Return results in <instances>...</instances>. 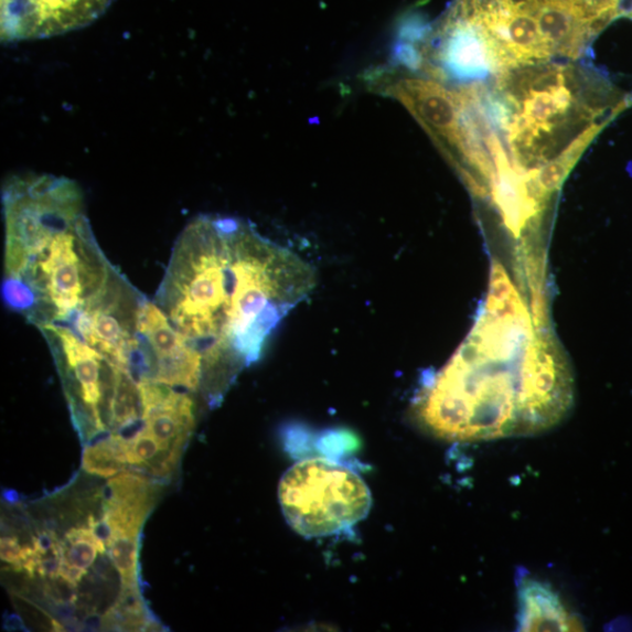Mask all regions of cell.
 Here are the masks:
<instances>
[{
	"mask_svg": "<svg viewBox=\"0 0 632 632\" xmlns=\"http://www.w3.org/2000/svg\"><path fill=\"white\" fill-rule=\"evenodd\" d=\"M162 451L159 440L146 428L128 439L127 461L129 465H143Z\"/></svg>",
	"mask_w": 632,
	"mask_h": 632,
	"instance_id": "obj_18",
	"label": "cell"
},
{
	"mask_svg": "<svg viewBox=\"0 0 632 632\" xmlns=\"http://www.w3.org/2000/svg\"><path fill=\"white\" fill-rule=\"evenodd\" d=\"M139 538L115 536L108 544L109 559L120 572L122 586H137L139 566Z\"/></svg>",
	"mask_w": 632,
	"mask_h": 632,
	"instance_id": "obj_17",
	"label": "cell"
},
{
	"mask_svg": "<svg viewBox=\"0 0 632 632\" xmlns=\"http://www.w3.org/2000/svg\"><path fill=\"white\" fill-rule=\"evenodd\" d=\"M52 625H53V630L54 631H63L64 626L61 623H57L56 621L52 620Z\"/></svg>",
	"mask_w": 632,
	"mask_h": 632,
	"instance_id": "obj_21",
	"label": "cell"
},
{
	"mask_svg": "<svg viewBox=\"0 0 632 632\" xmlns=\"http://www.w3.org/2000/svg\"><path fill=\"white\" fill-rule=\"evenodd\" d=\"M626 13L632 19V7L630 8V10Z\"/></svg>",
	"mask_w": 632,
	"mask_h": 632,
	"instance_id": "obj_22",
	"label": "cell"
},
{
	"mask_svg": "<svg viewBox=\"0 0 632 632\" xmlns=\"http://www.w3.org/2000/svg\"><path fill=\"white\" fill-rule=\"evenodd\" d=\"M572 395L570 372L551 350L519 357L470 339L419 392L414 414L437 438L482 442L548 431L569 413Z\"/></svg>",
	"mask_w": 632,
	"mask_h": 632,
	"instance_id": "obj_3",
	"label": "cell"
},
{
	"mask_svg": "<svg viewBox=\"0 0 632 632\" xmlns=\"http://www.w3.org/2000/svg\"><path fill=\"white\" fill-rule=\"evenodd\" d=\"M150 510L151 508L148 507L107 501L103 522L109 531L110 539L115 538V536H132V538H139L140 531Z\"/></svg>",
	"mask_w": 632,
	"mask_h": 632,
	"instance_id": "obj_15",
	"label": "cell"
},
{
	"mask_svg": "<svg viewBox=\"0 0 632 632\" xmlns=\"http://www.w3.org/2000/svg\"><path fill=\"white\" fill-rule=\"evenodd\" d=\"M107 618L113 626L125 628V630L146 628V609L137 586L122 587L119 600L108 611Z\"/></svg>",
	"mask_w": 632,
	"mask_h": 632,
	"instance_id": "obj_16",
	"label": "cell"
},
{
	"mask_svg": "<svg viewBox=\"0 0 632 632\" xmlns=\"http://www.w3.org/2000/svg\"><path fill=\"white\" fill-rule=\"evenodd\" d=\"M108 502L152 508L156 502V488L148 479L133 473H119L107 484Z\"/></svg>",
	"mask_w": 632,
	"mask_h": 632,
	"instance_id": "obj_13",
	"label": "cell"
},
{
	"mask_svg": "<svg viewBox=\"0 0 632 632\" xmlns=\"http://www.w3.org/2000/svg\"><path fill=\"white\" fill-rule=\"evenodd\" d=\"M519 630L582 631L581 620L561 601L549 586L523 578L518 586Z\"/></svg>",
	"mask_w": 632,
	"mask_h": 632,
	"instance_id": "obj_11",
	"label": "cell"
},
{
	"mask_svg": "<svg viewBox=\"0 0 632 632\" xmlns=\"http://www.w3.org/2000/svg\"><path fill=\"white\" fill-rule=\"evenodd\" d=\"M465 168L496 200L542 208L632 98L579 62L526 65L459 84Z\"/></svg>",
	"mask_w": 632,
	"mask_h": 632,
	"instance_id": "obj_1",
	"label": "cell"
},
{
	"mask_svg": "<svg viewBox=\"0 0 632 632\" xmlns=\"http://www.w3.org/2000/svg\"><path fill=\"white\" fill-rule=\"evenodd\" d=\"M23 548L15 538H3L2 544H0V558L11 565L14 570L21 571Z\"/></svg>",
	"mask_w": 632,
	"mask_h": 632,
	"instance_id": "obj_19",
	"label": "cell"
},
{
	"mask_svg": "<svg viewBox=\"0 0 632 632\" xmlns=\"http://www.w3.org/2000/svg\"><path fill=\"white\" fill-rule=\"evenodd\" d=\"M86 569L74 567L64 560L60 571V577L76 587V585H78L86 576Z\"/></svg>",
	"mask_w": 632,
	"mask_h": 632,
	"instance_id": "obj_20",
	"label": "cell"
},
{
	"mask_svg": "<svg viewBox=\"0 0 632 632\" xmlns=\"http://www.w3.org/2000/svg\"><path fill=\"white\" fill-rule=\"evenodd\" d=\"M113 3L114 0H0L2 42L47 40L85 29Z\"/></svg>",
	"mask_w": 632,
	"mask_h": 632,
	"instance_id": "obj_10",
	"label": "cell"
},
{
	"mask_svg": "<svg viewBox=\"0 0 632 632\" xmlns=\"http://www.w3.org/2000/svg\"><path fill=\"white\" fill-rule=\"evenodd\" d=\"M279 503L287 523L304 538H322L365 519L368 485L353 470L323 458L304 459L281 478Z\"/></svg>",
	"mask_w": 632,
	"mask_h": 632,
	"instance_id": "obj_6",
	"label": "cell"
},
{
	"mask_svg": "<svg viewBox=\"0 0 632 632\" xmlns=\"http://www.w3.org/2000/svg\"><path fill=\"white\" fill-rule=\"evenodd\" d=\"M144 298L117 267L105 289L66 328L138 381L139 317Z\"/></svg>",
	"mask_w": 632,
	"mask_h": 632,
	"instance_id": "obj_8",
	"label": "cell"
},
{
	"mask_svg": "<svg viewBox=\"0 0 632 632\" xmlns=\"http://www.w3.org/2000/svg\"><path fill=\"white\" fill-rule=\"evenodd\" d=\"M115 270L83 213L38 243L21 271L4 278L2 293L9 308L36 329L67 325L105 289Z\"/></svg>",
	"mask_w": 632,
	"mask_h": 632,
	"instance_id": "obj_5",
	"label": "cell"
},
{
	"mask_svg": "<svg viewBox=\"0 0 632 632\" xmlns=\"http://www.w3.org/2000/svg\"><path fill=\"white\" fill-rule=\"evenodd\" d=\"M64 560L82 569H88L97 560L98 554H105L106 543L101 536L88 527H75L66 534Z\"/></svg>",
	"mask_w": 632,
	"mask_h": 632,
	"instance_id": "obj_14",
	"label": "cell"
},
{
	"mask_svg": "<svg viewBox=\"0 0 632 632\" xmlns=\"http://www.w3.org/2000/svg\"><path fill=\"white\" fill-rule=\"evenodd\" d=\"M315 282L308 261L250 222L199 216L172 248L154 301L201 353V390L214 404Z\"/></svg>",
	"mask_w": 632,
	"mask_h": 632,
	"instance_id": "obj_2",
	"label": "cell"
},
{
	"mask_svg": "<svg viewBox=\"0 0 632 632\" xmlns=\"http://www.w3.org/2000/svg\"><path fill=\"white\" fill-rule=\"evenodd\" d=\"M38 330L64 376L76 424L97 433L111 428L114 399L126 371L88 346L66 325L46 324Z\"/></svg>",
	"mask_w": 632,
	"mask_h": 632,
	"instance_id": "obj_7",
	"label": "cell"
},
{
	"mask_svg": "<svg viewBox=\"0 0 632 632\" xmlns=\"http://www.w3.org/2000/svg\"><path fill=\"white\" fill-rule=\"evenodd\" d=\"M127 446V438L120 433H113L100 442L86 447L83 456L84 470L103 478L121 473L128 464Z\"/></svg>",
	"mask_w": 632,
	"mask_h": 632,
	"instance_id": "obj_12",
	"label": "cell"
},
{
	"mask_svg": "<svg viewBox=\"0 0 632 632\" xmlns=\"http://www.w3.org/2000/svg\"><path fill=\"white\" fill-rule=\"evenodd\" d=\"M139 383L152 381L195 393L202 389L203 357L181 335L156 301L144 298L139 317Z\"/></svg>",
	"mask_w": 632,
	"mask_h": 632,
	"instance_id": "obj_9",
	"label": "cell"
},
{
	"mask_svg": "<svg viewBox=\"0 0 632 632\" xmlns=\"http://www.w3.org/2000/svg\"><path fill=\"white\" fill-rule=\"evenodd\" d=\"M625 0H453L430 26L427 72L478 82L554 61L579 62Z\"/></svg>",
	"mask_w": 632,
	"mask_h": 632,
	"instance_id": "obj_4",
	"label": "cell"
}]
</instances>
